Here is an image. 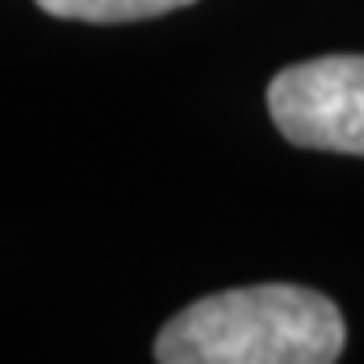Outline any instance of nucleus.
I'll return each instance as SVG.
<instances>
[{
  "instance_id": "nucleus-1",
  "label": "nucleus",
  "mask_w": 364,
  "mask_h": 364,
  "mask_svg": "<svg viewBox=\"0 0 364 364\" xmlns=\"http://www.w3.org/2000/svg\"><path fill=\"white\" fill-rule=\"evenodd\" d=\"M342 346L346 320L331 297L260 283L186 305L164 323L153 357L160 364H331Z\"/></svg>"
},
{
  "instance_id": "nucleus-2",
  "label": "nucleus",
  "mask_w": 364,
  "mask_h": 364,
  "mask_svg": "<svg viewBox=\"0 0 364 364\" xmlns=\"http://www.w3.org/2000/svg\"><path fill=\"white\" fill-rule=\"evenodd\" d=\"M268 112L294 145L364 156V56H320L279 71Z\"/></svg>"
},
{
  "instance_id": "nucleus-3",
  "label": "nucleus",
  "mask_w": 364,
  "mask_h": 364,
  "mask_svg": "<svg viewBox=\"0 0 364 364\" xmlns=\"http://www.w3.org/2000/svg\"><path fill=\"white\" fill-rule=\"evenodd\" d=\"M34 4L56 19H78V23H134L153 19V15L178 11L197 0H34Z\"/></svg>"
}]
</instances>
